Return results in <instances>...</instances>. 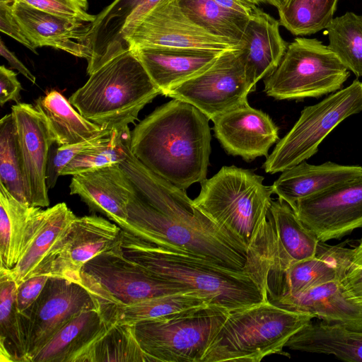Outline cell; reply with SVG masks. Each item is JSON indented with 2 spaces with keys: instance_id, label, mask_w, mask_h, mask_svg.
Returning <instances> with one entry per match:
<instances>
[{
  "instance_id": "obj_1",
  "label": "cell",
  "mask_w": 362,
  "mask_h": 362,
  "mask_svg": "<svg viewBox=\"0 0 362 362\" xmlns=\"http://www.w3.org/2000/svg\"><path fill=\"white\" fill-rule=\"evenodd\" d=\"M119 164L135 194L122 227L156 246L190 255L233 271L262 274L257 257L234 234L199 209L185 191L156 175L131 152Z\"/></svg>"
},
{
  "instance_id": "obj_2",
  "label": "cell",
  "mask_w": 362,
  "mask_h": 362,
  "mask_svg": "<svg viewBox=\"0 0 362 362\" xmlns=\"http://www.w3.org/2000/svg\"><path fill=\"white\" fill-rule=\"evenodd\" d=\"M209 119L194 105L173 98L130 132V151L145 166L185 190L206 178L211 153Z\"/></svg>"
},
{
  "instance_id": "obj_3",
  "label": "cell",
  "mask_w": 362,
  "mask_h": 362,
  "mask_svg": "<svg viewBox=\"0 0 362 362\" xmlns=\"http://www.w3.org/2000/svg\"><path fill=\"white\" fill-rule=\"evenodd\" d=\"M123 255L164 279L206 297L232 312L267 300L266 279L255 271H233L156 246L123 230Z\"/></svg>"
},
{
  "instance_id": "obj_4",
  "label": "cell",
  "mask_w": 362,
  "mask_h": 362,
  "mask_svg": "<svg viewBox=\"0 0 362 362\" xmlns=\"http://www.w3.org/2000/svg\"><path fill=\"white\" fill-rule=\"evenodd\" d=\"M160 94L134 52L115 43L108 47L88 81L69 100L89 121L123 131Z\"/></svg>"
},
{
  "instance_id": "obj_5",
  "label": "cell",
  "mask_w": 362,
  "mask_h": 362,
  "mask_svg": "<svg viewBox=\"0 0 362 362\" xmlns=\"http://www.w3.org/2000/svg\"><path fill=\"white\" fill-rule=\"evenodd\" d=\"M313 316L290 311L268 300L230 312L202 362H259L281 354L289 339Z\"/></svg>"
},
{
  "instance_id": "obj_6",
  "label": "cell",
  "mask_w": 362,
  "mask_h": 362,
  "mask_svg": "<svg viewBox=\"0 0 362 362\" xmlns=\"http://www.w3.org/2000/svg\"><path fill=\"white\" fill-rule=\"evenodd\" d=\"M253 171L223 166L201 182L193 201L218 225L238 237L249 249L263 227L271 206L272 186Z\"/></svg>"
},
{
  "instance_id": "obj_7",
  "label": "cell",
  "mask_w": 362,
  "mask_h": 362,
  "mask_svg": "<svg viewBox=\"0 0 362 362\" xmlns=\"http://www.w3.org/2000/svg\"><path fill=\"white\" fill-rule=\"evenodd\" d=\"M229 313L206 305L138 322L134 334L152 362H202Z\"/></svg>"
},
{
  "instance_id": "obj_8",
  "label": "cell",
  "mask_w": 362,
  "mask_h": 362,
  "mask_svg": "<svg viewBox=\"0 0 362 362\" xmlns=\"http://www.w3.org/2000/svg\"><path fill=\"white\" fill-rule=\"evenodd\" d=\"M121 243L86 262L81 284L93 298L100 315L119 306L180 292H196L151 273L126 257Z\"/></svg>"
},
{
  "instance_id": "obj_9",
  "label": "cell",
  "mask_w": 362,
  "mask_h": 362,
  "mask_svg": "<svg viewBox=\"0 0 362 362\" xmlns=\"http://www.w3.org/2000/svg\"><path fill=\"white\" fill-rule=\"evenodd\" d=\"M348 69L321 41L296 37L277 68L264 79V91L278 100L319 98L339 90Z\"/></svg>"
},
{
  "instance_id": "obj_10",
  "label": "cell",
  "mask_w": 362,
  "mask_h": 362,
  "mask_svg": "<svg viewBox=\"0 0 362 362\" xmlns=\"http://www.w3.org/2000/svg\"><path fill=\"white\" fill-rule=\"evenodd\" d=\"M361 111L362 82L358 80L304 107L291 129L267 157L264 170L271 174L282 172L312 157L338 124Z\"/></svg>"
},
{
  "instance_id": "obj_11",
  "label": "cell",
  "mask_w": 362,
  "mask_h": 362,
  "mask_svg": "<svg viewBox=\"0 0 362 362\" xmlns=\"http://www.w3.org/2000/svg\"><path fill=\"white\" fill-rule=\"evenodd\" d=\"M240 48L223 51L207 69L171 88L165 96L194 105L212 121L248 104L247 95L255 86L247 78Z\"/></svg>"
},
{
  "instance_id": "obj_12",
  "label": "cell",
  "mask_w": 362,
  "mask_h": 362,
  "mask_svg": "<svg viewBox=\"0 0 362 362\" xmlns=\"http://www.w3.org/2000/svg\"><path fill=\"white\" fill-rule=\"evenodd\" d=\"M93 309H97L95 302L81 284L49 276L35 301L19 313L27 362H32L71 319Z\"/></svg>"
},
{
  "instance_id": "obj_13",
  "label": "cell",
  "mask_w": 362,
  "mask_h": 362,
  "mask_svg": "<svg viewBox=\"0 0 362 362\" xmlns=\"http://www.w3.org/2000/svg\"><path fill=\"white\" fill-rule=\"evenodd\" d=\"M123 229L95 215L76 217L52 246L31 277H59L81 284L89 260L122 242Z\"/></svg>"
},
{
  "instance_id": "obj_14",
  "label": "cell",
  "mask_w": 362,
  "mask_h": 362,
  "mask_svg": "<svg viewBox=\"0 0 362 362\" xmlns=\"http://www.w3.org/2000/svg\"><path fill=\"white\" fill-rule=\"evenodd\" d=\"M124 45L129 49L143 47L211 50L241 47L195 25L182 13L176 0H163L155 6L124 38Z\"/></svg>"
},
{
  "instance_id": "obj_15",
  "label": "cell",
  "mask_w": 362,
  "mask_h": 362,
  "mask_svg": "<svg viewBox=\"0 0 362 362\" xmlns=\"http://www.w3.org/2000/svg\"><path fill=\"white\" fill-rule=\"evenodd\" d=\"M294 211L320 242L362 228V177L298 202Z\"/></svg>"
},
{
  "instance_id": "obj_16",
  "label": "cell",
  "mask_w": 362,
  "mask_h": 362,
  "mask_svg": "<svg viewBox=\"0 0 362 362\" xmlns=\"http://www.w3.org/2000/svg\"><path fill=\"white\" fill-rule=\"evenodd\" d=\"M11 113L31 205L48 206L46 172L49 151L55 143L54 138L44 117L31 104L13 105Z\"/></svg>"
},
{
  "instance_id": "obj_17",
  "label": "cell",
  "mask_w": 362,
  "mask_h": 362,
  "mask_svg": "<svg viewBox=\"0 0 362 362\" xmlns=\"http://www.w3.org/2000/svg\"><path fill=\"white\" fill-rule=\"evenodd\" d=\"M354 255V248L319 242L314 257L291 264L284 270H268L267 298L295 294L334 280H343Z\"/></svg>"
},
{
  "instance_id": "obj_18",
  "label": "cell",
  "mask_w": 362,
  "mask_h": 362,
  "mask_svg": "<svg viewBox=\"0 0 362 362\" xmlns=\"http://www.w3.org/2000/svg\"><path fill=\"white\" fill-rule=\"evenodd\" d=\"M13 13L35 49L50 47L75 57H91L89 36L92 23L64 18L37 9L21 1L12 4Z\"/></svg>"
},
{
  "instance_id": "obj_19",
  "label": "cell",
  "mask_w": 362,
  "mask_h": 362,
  "mask_svg": "<svg viewBox=\"0 0 362 362\" xmlns=\"http://www.w3.org/2000/svg\"><path fill=\"white\" fill-rule=\"evenodd\" d=\"M215 136L225 150L246 160L268 156L271 146L279 140V128L265 112L249 104L216 118Z\"/></svg>"
},
{
  "instance_id": "obj_20",
  "label": "cell",
  "mask_w": 362,
  "mask_h": 362,
  "mask_svg": "<svg viewBox=\"0 0 362 362\" xmlns=\"http://www.w3.org/2000/svg\"><path fill=\"white\" fill-rule=\"evenodd\" d=\"M272 270L315 256L320 240L284 201H272L263 226Z\"/></svg>"
},
{
  "instance_id": "obj_21",
  "label": "cell",
  "mask_w": 362,
  "mask_h": 362,
  "mask_svg": "<svg viewBox=\"0 0 362 362\" xmlns=\"http://www.w3.org/2000/svg\"><path fill=\"white\" fill-rule=\"evenodd\" d=\"M267 300L290 311L362 331V304L350 293L343 280L329 281L295 294L267 298Z\"/></svg>"
},
{
  "instance_id": "obj_22",
  "label": "cell",
  "mask_w": 362,
  "mask_h": 362,
  "mask_svg": "<svg viewBox=\"0 0 362 362\" xmlns=\"http://www.w3.org/2000/svg\"><path fill=\"white\" fill-rule=\"evenodd\" d=\"M70 194H76L90 210L99 212L121 228L127 223V206L134 187L119 163L72 175Z\"/></svg>"
},
{
  "instance_id": "obj_23",
  "label": "cell",
  "mask_w": 362,
  "mask_h": 362,
  "mask_svg": "<svg viewBox=\"0 0 362 362\" xmlns=\"http://www.w3.org/2000/svg\"><path fill=\"white\" fill-rule=\"evenodd\" d=\"M131 50L164 95L171 88L207 69L225 51L163 47Z\"/></svg>"
},
{
  "instance_id": "obj_24",
  "label": "cell",
  "mask_w": 362,
  "mask_h": 362,
  "mask_svg": "<svg viewBox=\"0 0 362 362\" xmlns=\"http://www.w3.org/2000/svg\"><path fill=\"white\" fill-rule=\"evenodd\" d=\"M362 177L360 165H344L331 161L311 165L303 161L282 171L273 183V193L293 209L300 200Z\"/></svg>"
},
{
  "instance_id": "obj_25",
  "label": "cell",
  "mask_w": 362,
  "mask_h": 362,
  "mask_svg": "<svg viewBox=\"0 0 362 362\" xmlns=\"http://www.w3.org/2000/svg\"><path fill=\"white\" fill-rule=\"evenodd\" d=\"M280 23L259 8L244 31L241 50L247 79L255 86L279 66L288 47L279 32Z\"/></svg>"
},
{
  "instance_id": "obj_26",
  "label": "cell",
  "mask_w": 362,
  "mask_h": 362,
  "mask_svg": "<svg viewBox=\"0 0 362 362\" xmlns=\"http://www.w3.org/2000/svg\"><path fill=\"white\" fill-rule=\"evenodd\" d=\"M162 1L114 0L95 15L89 36L91 57L88 62L87 73L90 74L96 68L109 46L115 43L124 45V38L138 21Z\"/></svg>"
},
{
  "instance_id": "obj_27",
  "label": "cell",
  "mask_w": 362,
  "mask_h": 362,
  "mask_svg": "<svg viewBox=\"0 0 362 362\" xmlns=\"http://www.w3.org/2000/svg\"><path fill=\"white\" fill-rule=\"evenodd\" d=\"M41 208L21 203L0 183V268L17 264L39 226Z\"/></svg>"
},
{
  "instance_id": "obj_28",
  "label": "cell",
  "mask_w": 362,
  "mask_h": 362,
  "mask_svg": "<svg viewBox=\"0 0 362 362\" xmlns=\"http://www.w3.org/2000/svg\"><path fill=\"white\" fill-rule=\"evenodd\" d=\"M109 326L97 309L82 312L62 327L32 362H81Z\"/></svg>"
},
{
  "instance_id": "obj_29",
  "label": "cell",
  "mask_w": 362,
  "mask_h": 362,
  "mask_svg": "<svg viewBox=\"0 0 362 362\" xmlns=\"http://www.w3.org/2000/svg\"><path fill=\"white\" fill-rule=\"evenodd\" d=\"M286 347L334 355L346 361L362 362V331L350 329L339 324L312 322L292 336Z\"/></svg>"
},
{
  "instance_id": "obj_30",
  "label": "cell",
  "mask_w": 362,
  "mask_h": 362,
  "mask_svg": "<svg viewBox=\"0 0 362 362\" xmlns=\"http://www.w3.org/2000/svg\"><path fill=\"white\" fill-rule=\"evenodd\" d=\"M76 216L62 202L43 210L39 226L17 264L12 268H0V275L17 285L30 278L52 246Z\"/></svg>"
},
{
  "instance_id": "obj_31",
  "label": "cell",
  "mask_w": 362,
  "mask_h": 362,
  "mask_svg": "<svg viewBox=\"0 0 362 362\" xmlns=\"http://www.w3.org/2000/svg\"><path fill=\"white\" fill-rule=\"evenodd\" d=\"M73 107L55 90L35 100V107L45 119L58 146L83 141L107 129L86 119Z\"/></svg>"
},
{
  "instance_id": "obj_32",
  "label": "cell",
  "mask_w": 362,
  "mask_h": 362,
  "mask_svg": "<svg viewBox=\"0 0 362 362\" xmlns=\"http://www.w3.org/2000/svg\"><path fill=\"white\" fill-rule=\"evenodd\" d=\"M211 305L197 292H180L151 298L131 305L115 308L101 315L108 325L138 322L166 316L193 308Z\"/></svg>"
},
{
  "instance_id": "obj_33",
  "label": "cell",
  "mask_w": 362,
  "mask_h": 362,
  "mask_svg": "<svg viewBox=\"0 0 362 362\" xmlns=\"http://www.w3.org/2000/svg\"><path fill=\"white\" fill-rule=\"evenodd\" d=\"M182 13L209 33L241 45L250 18L234 14L214 0H176Z\"/></svg>"
},
{
  "instance_id": "obj_34",
  "label": "cell",
  "mask_w": 362,
  "mask_h": 362,
  "mask_svg": "<svg viewBox=\"0 0 362 362\" xmlns=\"http://www.w3.org/2000/svg\"><path fill=\"white\" fill-rule=\"evenodd\" d=\"M81 362H152L140 346L134 325H110Z\"/></svg>"
},
{
  "instance_id": "obj_35",
  "label": "cell",
  "mask_w": 362,
  "mask_h": 362,
  "mask_svg": "<svg viewBox=\"0 0 362 362\" xmlns=\"http://www.w3.org/2000/svg\"><path fill=\"white\" fill-rule=\"evenodd\" d=\"M17 284L0 275L1 362H27L25 343L16 305Z\"/></svg>"
},
{
  "instance_id": "obj_36",
  "label": "cell",
  "mask_w": 362,
  "mask_h": 362,
  "mask_svg": "<svg viewBox=\"0 0 362 362\" xmlns=\"http://www.w3.org/2000/svg\"><path fill=\"white\" fill-rule=\"evenodd\" d=\"M325 30L328 48L348 70L362 76V16L346 12L334 18Z\"/></svg>"
},
{
  "instance_id": "obj_37",
  "label": "cell",
  "mask_w": 362,
  "mask_h": 362,
  "mask_svg": "<svg viewBox=\"0 0 362 362\" xmlns=\"http://www.w3.org/2000/svg\"><path fill=\"white\" fill-rule=\"evenodd\" d=\"M338 0H288L278 11L280 25L296 36L326 29L334 18Z\"/></svg>"
},
{
  "instance_id": "obj_38",
  "label": "cell",
  "mask_w": 362,
  "mask_h": 362,
  "mask_svg": "<svg viewBox=\"0 0 362 362\" xmlns=\"http://www.w3.org/2000/svg\"><path fill=\"white\" fill-rule=\"evenodd\" d=\"M0 183L21 203L32 206L26 189L12 113L0 120Z\"/></svg>"
},
{
  "instance_id": "obj_39",
  "label": "cell",
  "mask_w": 362,
  "mask_h": 362,
  "mask_svg": "<svg viewBox=\"0 0 362 362\" xmlns=\"http://www.w3.org/2000/svg\"><path fill=\"white\" fill-rule=\"evenodd\" d=\"M130 132L129 129H113L105 141L72 159L62 170L61 175H74L120 163L126 157V144Z\"/></svg>"
},
{
  "instance_id": "obj_40",
  "label": "cell",
  "mask_w": 362,
  "mask_h": 362,
  "mask_svg": "<svg viewBox=\"0 0 362 362\" xmlns=\"http://www.w3.org/2000/svg\"><path fill=\"white\" fill-rule=\"evenodd\" d=\"M113 129H106L102 133L83 141L58 146L55 143L50 148L46 172L48 189L55 186L62 170L76 156L101 144L110 137Z\"/></svg>"
},
{
  "instance_id": "obj_41",
  "label": "cell",
  "mask_w": 362,
  "mask_h": 362,
  "mask_svg": "<svg viewBox=\"0 0 362 362\" xmlns=\"http://www.w3.org/2000/svg\"><path fill=\"white\" fill-rule=\"evenodd\" d=\"M55 16L93 23L95 15L88 13V0H14Z\"/></svg>"
},
{
  "instance_id": "obj_42",
  "label": "cell",
  "mask_w": 362,
  "mask_h": 362,
  "mask_svg": "<svg viewBox=\"0 0 362 362\" xmlns=\"http://www.w3.org/2000/svg\"><path fill=\"white\" fill-rule=\"evenodd\" d=\"M49 276H35L23 281L16 288V305L19 313L28 308L37 298Z\"/></svg>"
},
{
  "instance_id": "obj_43",
  "label": "cell",
  "mask_w": 362,
  "mask_h": 362,
  "mask_svg": "<svg viewBox=\"0 0 362 362\" xmlns=\"http://www.w3.org/2000/svg\"><path fill=\"white\" fill-rule=\"evenodd\" d=\"M0 30L34 53L37 54L36 49L26 38L21 28L13 13L12 4L0 1Z\"/></svg>"
},
{
  "instance_id": "obj_44",
  "label": "cell",
  "mask_w": 362,
  "mask_h": 362,
  "mask_svg": "<svg viewBox=\"0 0 362 362\" xmlns=\"http://www.w3.org/2000/svg\"><path fill=\"white\" fill-rule=\"evenodd\" d=\"M21 90L22 86L17 78V74L4 65H1L0 66V105L3 106L8 101L18 103Z\"/></svg>"
},
{
  "instance_id": "obj_45",
  "label": "cell",
  "mask_w": 362,
  "mask_h": 362,
  "mask_svg": "<svg viewBox=\"0 0 362 362\" xmlns=\"http://www.w3.org/2000/svg\"><path fill=\"white\" fill-rule=\"evenodd\" d=\"M343 282L350 293L362 304V258L352 260Z\"/></svg>"
},
{
  "instance_id": "obj_46",
  "label": "cell",
  "mask_w": 362,
  "mask_h": 362,
  "mask_svg": "<svg viewBox=\"0 0 362 362\" xmlns=\"http://www.w3.org/2000/svg\"><path fill=\"white\" fill-rule=\"evenodd\" d=\"M222 8L234 14L250 18L257 6L242 0H214Z\"/></svg>"
},
{
  "instance_id": "obj_47",
  "label": "cell",
  "mask_w": 362,
  "mask_h": 362,
  "mask_svg": "<svg viewBox=\"0 0 362 362\" xmlns=\"http://www.w3.org/2000/svg\"><path fill=\"white\" fill-rule=\"evenodd\" d=\"M0 52L8 62L10 66L17 69L21 74L28 78L33 83H35V76L30 71V70L19 60L13 52L10 51L5 45L2 40H0Z\"/></svg>"
},
{
  "instance_id": "obj_48",
  "label": "cell",
  "mask_w": 362,
  "mask_h": 362,
  "mask_svg": "<svg viewBox=\"0 0 362 362\" xmlns=\"http://www.w3.org/2000/svg\"><path fill=\"white\" fill-rule=\"evenodd\" d=\"M288 0H266V3L276 7L277 10L282 8Z\"/></svg>"
},
{
  "instance_id": "obj_49",
  "label": "cell",
  "mask_w": 362,
  "mask_h": 362,
  "mask_svg": "<svg viewBox=\"0 0 362 362\" xmlns=\"http://www.w3.org/2000/svg\"><path fill=\"white\" fill-rule=\"evenodd\" d=\"M362 258V237L358 246L354 248L353 260Z\"/></svg>"
},
{
  "instance_id": "obj_50",
  "label": "cell",
  "mask_w": 362,
  "mask_h": 362,
  "mask_svg": "<svg viewBox=\"0 0 362 362\" xmlns=\"http://www.w3.org/2000/svg\"><path fill=\"white\" fill-rule=\"evenodd\" d=\"M243 1H245L247 3L257 6L258 4L261 3H266V0H242Z\"/></svg>"
},
{
  "instance_id": "obj_51",
  "label": "cell",
  "mask_w": 362,
  "mask_h": 362,
  "mask_svg": "<svg viewBox=\"0 0 362 362\" xmlns=\"http://www.w3.org/2000/svg\"><path fill=\"white\" fill-rule=\"evenodd\" d=\"M0 1L8 3V4H13L14 0H0Z\"/></svg>"
}]
</instances>
